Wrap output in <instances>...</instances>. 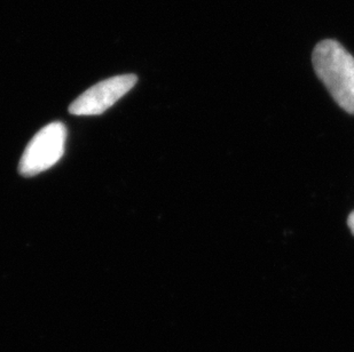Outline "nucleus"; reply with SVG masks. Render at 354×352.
<instances>
[{
  "label": "nucleus",
  "instance_id": "f03ea898",
  "mask_svg": "<svg viewBox=\"0 0 354 352\" xmlns=\"http://www.w3.org/2000/svg\"><path fill=\"white\" fill-rule=\"evenodd\" d=\"M67 140V128L54 121L38 132L24 150L20 162V173L35 176L53 167L62 158Z\"/></svg>",
  "mask_w": 354,
  "mask_h": 352
},
{
  "label": "nucleus",
  "instance_id": "20e7f679",
  "mask_svg": "<svg viewBox=\"0 0 354 352\" xmlns=\"http://www.w3.org/2000/svg\"><path fill=\"white\" fill-rule=\"evenodd\" d=\"M348 226L351 229L352 235L354 236V211L351 212V214L348 217Z\"/></svg>",
  "mask_w": 354,
  "mask_h": 352
},
{
  "label": "nucleus",
  "instance_id": "f257e3e1",
  "mask_svg": "<svg viewBox=\"0 0 354 352\" xmlns=\"http://www.w3.org/2000/svg\"><path fill=\"white\" fill-rule=\"evenodd\" d=\"M312 61L336 104L354 115V57L338 41L327 39L315 46Z\"/></svg>",
  "mask_w": 354,
  "mask_h": 352
},
{
  "label": "nucleus",
  "instance_id": "7ed1b4c3",
  "mask_svg": "<svg viewBox=\"0 0 354 352\" xmlns=\"http://www.w3.org/2000/svg\"><path fill=\"white\" fill-rule=\"evenodd\" d=\"M136 75H122L95 84L69 106L75 116H97L114 106L137 84Z\"/></svg>",
  "mask_w": 354,
  "mask_h": 352
}]
</instances>
